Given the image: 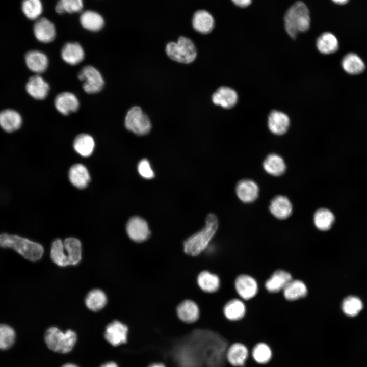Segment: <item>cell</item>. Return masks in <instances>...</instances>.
Instances as JSON below:
<instances>
[{
	"mask_svg": "<svg viewBox=\"0 0 367 367\" xmlns=\"http://www.w3.org/2000/svg\"><path fill=\"white\" fill-rule=\"evenodd\" d=\"M247 348L240 343H235L230 345L226 352V359L232 366L243 367L248 357Z\"/></svg>",
	"mask_w": 367,
	"mask_h": 367,
	"instance_id": "obj_14",
	"label": "cell"
},
{
	"mask_svg": "<svg viewBox=\"0 0 367 367\" xmlns=\"http://www.w3.org/2000/svg\"><path fill=\"white\" fill-rule=\"evenodd\" d=\"M61 367H78L77 365L72 363H66Z\"/></svg>",
	"mask_w": 367,
	"mask_h": 367,
	"instance_id": "obj_48",
	"label": "cell"
},
{
	"mask_svg": "<svg viewBox=\"0 0 367 367\" xmlns=\"http://www.w3.org/2000/svg\"><path fill=\"white\" fill-rule=\"evenodd\" d=\"M27 66L36 73L44 72L48 65V60L45 54L38 50H31L25 56Z\"/></svg>",
	"mask_w": 367,
	"mask_h": 367,
	"instance_id": "obj_24",
	"label": "cell"
},
{
	"mask_svg": "<svg viewBox=\"0 0 367 367\" xmlns=\"http://www.w3.org/2000/svg\"><path fill=\"white\" fill-rule=\"evenodd\" d=\"M176 312L179 319L188 324L196 322L200 314L198 304L191 299H185L180 302L176 307Z\"/></svg>",
	"mask_w": 367,
	"mask_h": 367,
	"instance_id": "obj_11",
	"label": "cell"
},
{
	"mask_svg": "<svg viewBox=\"0 0 367 367\" xmlns=\"http://www.w3.org/2000/svg\"><path fill=\"white\" fill-rule=\"evenodd\" d=\"M16 333L10 325L0 324V350H6L11 348L15 343Z\"/></svg>",
	"mask_w": 367,
	"mask_h": 367,
	"instance_id": "obj_39",
	"label": "cell"
},
{
	"mask_svg": "<svg viewBox=\"0 0 367 367\" xmlns=\"http://www.w3.org/2000/svg\"><path fill=\"white\" fill-rule=\"evenodd\" d=\"M334 221V216L329 209L321 208L314 214L313 222L316 227L322 231L329 229Z\"/></svg>",
	"mask_w": 367,
	"mask_h": 367,
	"instance_id": "obj_35",
	"label": "cell"
},
{
	"mask_svg": "<svg viewBox=\"0 0 367 367\" xmlns=\"http://www.w3.org/2000/svg\"><path fill=\"white\" fill-rule=\"evenodd\" d=\"M363 307L361 301L357 297L350 296L345 299L342 304L344 312L351 317L357 315Z\"/></svg>",
	"mask_w": 367,
	"mask_h": 367,
	"instance_id": "obj_42",
	"label": "cell"
},
{
	"mask_svg": "<svg viewBox=\"0 0 367 367\" xmlns=\"http://www.w3.org/2000/svg\"><path fill=\"white\" fill-rule=\"evenodd\" d=\"M292 205L285 196L279 195L271 201L269 209L272 214L279 219H285L292 213Z\"/></svg>",
	"mask_w": 367,
	"mask_h": 367,
	"instance_id": "obj_23",
	"label": "cell"
},
{
	"mask_svg": "<svg viewBox=\"0 0 367 367\" xmlns=\"http://www.w3.org/2000/svg\"><path fill=\"white\" fill-rule=\"evenodd\" d=\"M124 124L128 130L138 135L147 134L151 128L148 117L138 106L132 107L127 112Z\"/></svg>",
	"mask_w": 367,
	"mask_h": 367,
	"instance_id": "obj_6",
	"label": "cell"
},
{
	"mask_svg": "<svg viewBox=\"0 0 367 367\" xmlns=\"http://www.w3.org/2000/svg\"><path fill=\"white\" fill-rule=\"evenodd\" d=\"M148 367H166V366L162 363H153Z\"/></svg>",
	"mask_w": 367,
	"mask_h": 367,
	"instance_id": "obj_46",
	"label": "cell"
},
{
	"mask_svg": "<svg viewBox=\"0 0 367 367\" xmlns=\"http://www.w3.org/2000/svg\"><path fill=\"white\" fill-rule=\"evenodd\" d=\"M284 22L286 33L293 39L299 33L308 30L310 24V13L305 3L297 1L292 5L285 14Z\"/></svg>",
	"mask_w": 367,
	"mask_h": 367,
	"instance_id": "obj_3",
	"label": "cell"
},
{
	"mask_svg": "<svg viewBox=\"0 0 367 367\" xmlns=\"http://www.w3.org/2000/svg\"><path fill=\"white\" fill-rule=\"evenodd\" d=\"M0 247L11 248L32 261L39 260L44 253V248L40 244L24 237L8 233L0 234Z\"/></svg>",
	"mask_w": 367,
	"mask_h": 367,
	"instance_id": "obj_2",
	"label": "cell"
},
{
	"mask_svg": "<svg viewBox=\"0 0 367 367\" xmlns=\"http://www.w3.org/2000/svg\"><path fill=\"white\" fill-rule=\"evenodd\" d=\"M265 170L273 176H280L285 170L286 166L283 159L278 154L272 153L268 155L263 162Z\"/></svg>",
	"mask_w": 367,
	"mask_h": 367,
	"instance_id": "obj_30",
	"label": "cell"
},
{
	"mask_svg": "<svg viewBox=\"0 0 367 367\" xmlns=\"http://www.w3.org/2000/svg\"><path fill=\"white\" fill-rule=\"evenodd\" d=\"M234 287L238 295L246 300L254 297L258 290L256 280L247 274H241L237 277L234 280Z\"/></svg>",
	"mask_w": 367,
	"mask_h": 367,
	"instance_id": "obj_9",
	"label": "cell"
},
{
	"mask_svg": "<svg viewBox=\"0 0 367 367\" xmlns=\"http://www.w3.org/2000/svg\"><path fill=\"white\" fill-rule=\"evenodd\" d=\"M45 341L52 351L59 353H67L71 351L75 345L77 336L71 330L63 332L55 327L49 328L45 332Z\"/></svg>",
	"mask_w": 367,
	"mask_h": 367,
	"instance_id": "obj_4",
	"label": "cell"
},
{
	"mask_svg": "<svg viewBox=\"0 0 367 367\" xmlns=\"http://www.w3.org/2000/svg\"><path fill=\"white\" fill-rule=\"evenodd\" d=\"M61 57L68 64L76 65L81 63L85 57L82 46L77 42H68L61 50Z\"/></svg>",
	"mask_w": 367,
	"mask_h": 367,
	"instance_id": "obj_19",
	"label": "cell"
},
{
	"mask_svg": "<svg viewBox=\"0 0 367 367\" xmlns=\"http://www.w3.org/2000/svg\"><path fill=\"white\" fill-rule=\"evenodd\" d=\"M33 32L36 39L43 43L53 41L56 34L54 24L48 19H38L33 26Z\"/></svg>",
	"mask_w": 367,
	"mask_h": 367,
	"instance_id": "obj_13",
	"label": "cell"
},
{
	"mask_svg": "<svg viewBox=\"0 0 367 367\" xmlns=\"http://www.w3.org/2000/svg\"><path fill=\"white\" fill-rule=\"evenodd\" d=\"M334 3L337 4H345L347 3L349 0H332Z\"/></svg>",
	"mask_w": 367,
	"mask_h": 367,
	"instance_id": "obj_47",
	"label": "cell"
},
{
	"mask_svg": "<svg viewBox=\"0 0 367 367\" xmlns=\"http://www.w3.org/2000/svg\"><path fill=\"white\" fill-rule=\"evenodd\" d=\"M223 314L229 321H235L242 319L245 315L246 308L244 303L239 299L228 301L224 306Z\"/></svg>",
	"mask_w": 367,
	"mask_h": 367,
	"instance_id": "obj_28",
	"label": "cell"
},
{
	"mask_svg": "<svg viewBox=\"0 0 367 367\" xmlns=\"http://www.w3.org/2000/svg\"><path fill=\"white\" fill-rule=\"evenodd\" d=\"M21 8L25 16L32 20L39 19L43 10L41 0H23Z\"/></svg>",
	"mask_w": 367,
	"mask_h": 367,
	"instance_id": "obj_38",
	"label": "cell"
},
{
	"mask_svg": "<svg viewBox=\"0 0 367 367\" xmlns=\"http://www.w3.org/2000/svg\"><path fill=\"white\" fill-rule=\"evenodd\" d=\"M292 279L289 272L283 270H278L266 281L265 288L270 293L278 292L282 291Z\"/></svg>",
	"mask_w": 367,
	"mask_h": 367,
	"instance_id": "obj_21",
	"label": "cell"
},
{
	"mask_svg": "<svg viewBox=\"0 0 367 367\" xmlns=\"http://www.w3.org/2000/svg\"><path fill=\"white\" fill-rule=\"evenodd\" d=\"M50 257L53 261L59 266L64 267L70 265L63 242L60 239H56L53 242Z\"/></svg>",
	"mask_w": 367,
	"mask_h": 367,
	"instance_id": "obj_37",
	"label": "cell"
},
{
	"mask_svg": "<svg viewBox=\"0 0 367 367\" xmlns=\"http://www.w3.org/2000/svg\"><path fill=\"white\" fill-rule=\"evenodd\" d=\"M83 8V0H58L55 10L57 13L61 14L79 12Z\"/></svg>",
	"mask_w": 367,
	"mask_h": 367,
	"instance_id": "obj_41",
	"label": "cell"
},
{
	"mask_svg": "<svg viewBox=\"0 0 367 367\" xmlns=\"http://www.w3.org/2000/svg\"><path fill=\"white\" fill-rule=\"evenodd\" d=\"M137 169L140 175L144 179H151L155 176L154 172L147 159L141 160L138 164Z\"/></svg>",
	"mask_w": 367,
	"mask_h": 367,
	"instance_id": "obj_43",
	"label": "cell"
},
{
	"mask_svg": "<svg viewBox=\"0 0 367 367\" xmlns=\"http://www.w3.org/2000/svg\"><path fill=\"white\" fill-rule=\"evenodd\" d=\"M192 23L193 28L197 32L204 34L212 31L215 25V20L209 12L199 10L194 14Z\"/></svg>",
	"mask_w": 367,
	"mask_h": 367,
	"instance_id": "obj_18",
	"label": "cell"
},
{
	"mask_svg": "<svg viewBox=\"0 0 367 367\" xmlns=\"http://www.w3.org/2000/svg\"><path fill=\"white\" fill-rule=\"evenodd\" d=\"M197 283L199 289L206 293L216 292L220 288L221 281L216 274L207 270L200 272L197 277Z\"/></svg>",
	"mask_w": 367,
	"mask_h": 367,
	"instance_id": "obj_22",
	"label": "cell"
},
{
	"mask_svg": "<svg viewBox=\"0 0 367 367\" xmlns=\"http://www.w3.org/2000/svg\"><path fill=\"white\" fill-rule=\"evenodd\" d=\"M237 6L241 8H245L249 6L252 0H231Z\"/></svg>",
	"mask_w": 367,
	"mask_h": 367,
	"instance_id": "obj_44",
	"label": "cell"
},
{
	"mask_svg": "<svg viewBox=\"0 0 367 367\" xmlns=\"http://www.w3.org/2000/svg\"><path fill=\"white\" fill-rule=\"evenodd\" d=\"M128 328L118 321L110 323L106 329L104 337L113 346H117L127 342Z\"/></svg>",
	"mask_w": 367,
	"mask_h": 367,
	"instance_id": "obj_10",
	"label": "cell"
},
{
	"mask_svg": "<svg viewBox=\"0 0 367 367\" xmlns=\"http://www.w3.org/2000/svg\"><path fill=\"white\" fill-rule=\"evenodd\" d=\"M26 90L33 98L42 100L47 96L49 86L41 76L35 75L29 78L26 84Z\"/></svg>",
	"mask_w": 367,
	"mask_h": 367,
	"instance_id": "obj_15",
	"label": "cell"
},
{
	"mask_svg": "<svg viewBox=\"0 0 367 367\" xmlns=\"http://www.w3.org/2000/svg\"><path fill=\"white\" fill-rule=\"evenodd\" d=\"M85 303L90 310L94 311H98L107 303L106 295L99 289L93 290L87 295Z\"/></svg>",
	"mask_w": 367,
	"mask_h": 367,
	"instance_id": "obj_36",
	"label": "cell"
},
{
	"mask_svg": "<svg viewBox=\"0 0 367 367\" xmlns=\"http://www.w3.org/2000/svg\"><path fill=\"white\" fill-rule=\"evenodd\" d=\"M252 355L258 363L266 364L271 359L272 352L270 347L265 343H259L253 348Z\"/></svg>",
	"mask_w": 367,
	"mask_h": 367,
	"instance_id": "obj_40",
	"label": "cell"
},
{
	"mask_svg": "<svg viewBox=\"0 0 367 367\" xmlns=\"http://www.w3.org/2000/svg\"><path fill=\"white\" fill-rule=\"evenodd\" d=\"M205 226L200 230L188 237L183 243L184 253L191 257H196L205 251L218 229L219 222L216 216L209 214L205 220Z\"/></svg>",
	"mask_w": 367,
	"mask_h": 367,
	"instance_id": "obj_1",
	"label": "cell"
},
{
	"mask_svg": "<svg viewBox=\"0 0 367 367\" xmlns=\"http://www.w3.org/2000/svg\"><path fill=\"white\" fill-rule=\"evenodd\" d=\"M54 104L57 111L64 115L76 112L80 106L76 96L69 92L58 94L55 97Z\"/></svg>",
	"mask_w": 367,
	"mask_h": 367,
	"instance_id": "obj_12",
	"label": "cell"
},
{
	"mask_svg": "<svg viewBox=\"0 0 367 367\" xmlns=\"http://www.w3.org/2000/svg\"><path fill=\"white\" fill-rule=\"evenodd\" d=\"M66 254L70 265L77 264L82 258V246L80 241L74 238H68L63 242Z\"/></svg>",
	"mask_w": 367,
	"mask_h": 367,
	"instance_id": "obj_32",
	"label": "cell"
},
{
	"mask_svg": "<svg viewBox=\"0 0 367 367\" xmlns=\"http://www.w3.org/2000/svg\"><path fill=\"white\" fill-rule=\"evenodd\" d=\"M101 367H118V366L114 362H109L103 364Z\"/></svg>",
	"mask_w": 367,
	"mask_h": 367,
	"instance_id": "obj_45",
	"label": "cell"
},
{
	"mask_svg": "<svg viewBox=\"0 0 367 367\" xmlns=\"http://www.w3.org/2000/svg\"><path fill=\"white\" fill-rule=\"evenodd\" d=\"M238 98V94L233 89L227 87H221L213 94L212 99L215 105L229 109L235 105Z\"/></svg>",
	"mask_w": 367,
	"mask_h": 367,
	"instance_id": "obj_16",
	"label": "cell"
},
{
	"mask_svg": "<svg viewBox=\"0 0 367 367\" xmlns=\"http://www.w3.org/2000/svg\"><path fill=\"white\" fill-rule=\"evenodd\" d=\"M167 56L178 62L188 64L192 62L197 55L193 41L186 37H180L177 42H170L166 46Z\"/></svg>",
	"mask_w": 367,
	"mask_h": 367,
	"instance_id": "obj_5",
	"label": "cell"
},
{
	"mask_svg": "<svg viewBox=\"0 0 367 367\" xmlns=\"http://www.w3.org/2000/svg\"><path fill=\"white\" fill-rule=\"evenodd\" d=\"M258 192L257 185L251 180H242L236 187L237 195L240 200L244 203H250L255 200Z\"/></svg>",
	"mask_w": 367,
	"mask_h": 367,
	"instance_id": "obj_20",
	"label": "cell"
},
{
	"mask_svg": "<svg viewBox=\"0 0 367 367\" xmlns=\"http://www.w3.org/2000/svg\"><path fill=\"white\" fill-rule=\"evenodd\" d=\"M21 123V117L16 111L8 109L0 113V126L6 132L12 133L18 130Z\"/></svg>",
	"mask_w": 367,
	"mask_h": 367,
	"instance_id": "obj_26",
	"label": "cell"
},
{
	"mask_svg": "<svg viewBox=\"0 0 367 367\" xmlns=\"http://www.w3.org/2000/svg\"><path fill=\"white\" fill-rule=\"evenodd\" d=\"M69 178L74 187L83 189L89 184L90 176L88 170L84 165L76 164L72 166L69 169Z\"/></svg>",
	"mask_w": 367,
	"mask_h": 367,
	"instance_id": "obj_25",
	"label": "cell"
},
{
	"mask_svg": "<svg viewBox=\"0 0 367 367\" xmlns=\"http://www.w3.org/2000/svg\"><path fill=\"white\" fill-rule=\"evenodd\" d=\"M290 121L288 116L280 111H272L268 119V126L270 130L278 135L284 134L288 129Z\"/></svg>",
	"mask_w": 367,
	"mask_h": 367,
	"instance_id": "obj_17",
	"label": "cell"
},
{
	"mask_svg": "<svg viewBox=\"0 0 367 367\" xmlns=\"http://www.w3.org/2000/svg\"><path fill=\"white\" fill-rule=\"evenodd\" d=\"M78 78L83 82V89L89 94L96 93L104 86V82L101 73L92 66L84 67L78 73Z\"/></svg>",
	"mask_w": 367,
	"mask_h": 367,
	"instance_id": "obj_7",
	"label": "cell"
},
{
	"mask_svg": "<svg viewBox=\"0 0 367 367\" xmlns=\"http://www.w3.org/2000/svg\"><path fill=\"white\" fill-rule=\"evenodd\" d=\"M80 21L84 28L92 32L100 30L104 25L102 16L98 13L92 10H87L83 12L80 16Z\"/></svg>",
	"mask_w": 367,
	"mask_h": 367,
	"instance_id": "obj_27",
	"label": "cell"
},
{
	"mask_svg": "<svg viewBox=\"0 0 367 367\" xmlns=\"http://www.w3.org/2000/svg\"><path fill=\"white\" fill-rule=\"evenodd\" d=\"M342 67L348 73L357 74L361 73L365 68V65L361 59L354 53L346 55L342 62Z\"/></svg>",
	"mask_w": 367,
	"mask_h": 367,
	"instance_id": "obj_34",
	"label": "cell"
},
{
	"mask_svg": "<svg viewBox=\"0 0 367 367\" xmlns=\"http://www.w3.org/2000/svg\"><path fill=\"white\" fill-rule=\"evenodd\" d=\"M316 45L319 51L324 54H330L335 52L338 48V42L336 37L331 33L325 32L317 39Z\"/></svg>",
	"mask_w": 367,
	"mask_h": 367,
	"instance_id": "obj_33",
	"label": "cell"
},
{
	"mask_svg": "<svg viewBox=\"0 0 367 367\" xmlns=\"http://www.w3.org/2000/svg\"><path fill=\"white\" fill-rule=\"evenodd\" d=\"M95 147V142L92 136L86 134L78 135L74 140L73 147L75 151L84 157L91 155Z\"/></svg>",
	"mask_w": 367,
	"mask_h": 367,
	"instance_id": "obj_31",
	"label": "cell"
},
{
	"mask_svg": "<svg viewBox=\"0 0 367 367\" xmlns=\"http://www.w3.org/2000/svg\"><path fill=\"white\" fill-rule=\"evenodd\" d=\"M282 292L286 300L294 301L304 297L307 294V288L302 280L292 279Z\"/></svg>",
	"mask_w": 367,
	"mask_h": 367,
	"instance_id": "obj_29",
	"label": "cell"
},
{
	"mask_svg": "<svg viewBox=\"0 0 367 367\" xmlns=\"http://www.w3.org/2000/svg\"><path fill=\"white\" fill-rule=\"evenodd\" d=\"M126 230L129 238L136 242L146 241L151 233L147 222L138 216L133 217L128 221Z\"/></svg>",
	"mask_w": 367,
	"mask_h": 367,
	"instance_id": "obj_8",
	"label": "cell"
}]
</instances>
